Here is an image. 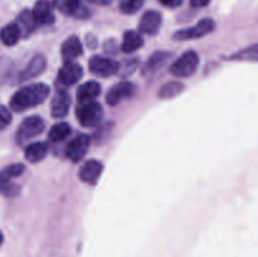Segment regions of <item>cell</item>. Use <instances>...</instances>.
I'll list each match as a JSON object with an SVG mask.
<instances>
[{"label": "cell", "instance_id": "1", "mask_svg": "<svg viewBox=\"0 0 258 257\" xmlns=\"http://www.w3.org/2000/svg\"><path fill=\"white\" fill-rule=\"evenodd\" d=\"M48 95H49L48 85L40 82L32 83V85H28L18 90L13 95L12 100H10V108L15 112H23L28 108H32L44 102Z\"/></svg>", "mask_w": 258, "mask_h": 257}, {"label": "cell", "instance_id": "2", "mask_svg": "<svg viewBox=\"0 0 258 257\" xmlns=\"http://www.w3.org/2000/svg\"><path fill=\"white\" fill-rule=\"evenodd\" d=\"M198 65L199 55L194 50H188L170 66V73L178 78L190 77L197 71Z\"/></svg>", "mask_w": 258, "mask_h": 257}, {"label": "cell", "instance_id": "3", "mask_svg": "<svg viewBox=\"0 0 258 257\" xmlns=\"http://www.w3.org/2000/svg\"><path fill=\"white\" fill-rule=\"evenodd\" d=\"M45 122L43 121L42 117L39 116H30L27 117L22 123H20L19 128L17 131V141L23 145V144L28 143L32 140L35 136L40 135L44 131Z\"/></svg>", "mask_w": 258, "mask_h": 257}, {"label": "cell", "instance_id": "4", "mask_svg": "<svg viewBox=\"0 0 258 257\" xmlns=\"http://www.w3.org/2000/svg\"><path fill=\"white\" fill-rule=\"evenodd\" d=\"M76 115H77L78 121L82 126H85V127H95L102 120L103 110L100 103L92 101V102L80 105V107H77Z\"/></svg>", "mask_w": 258, "mask_h": 257}, {"label": "cell", "instance_id": "5", "mask_svg": "<svg viewBox=\"0 0 258 257\" xmlns=\"http://www.w3.org/2000/svg\"><path fill=\"white\" fill-rule=\"evenodd\" d=\"M216 28V23L211 18H206L202 19L201 22L197 23L194 27L186 28V29L178 30L174 34V39L175 40H190V39H198V38L204 37V35L212 33Z\"/></svg>", "mask_w": 258, "mask_h": 257}, {"label": "cell", "instance_id": "6", "mask_svg": "<svg viewBox=\"0 0 258 257\" xmlns=\"http://www.w3.org/2000/svg\"><path fill=\"white\" fill-rule=\"evenodd\" d=\"M136 92V86L130 81H122L111 87L106 95V102L110 106H117L123 101L133 97Z\"/></svg>", "mask_w": 258, "mask_h": 257}, {"label": "cell", "instance_id": "7", "mask_svg": "<svg viewBox=\"0 0 258 257\" xmlns=\"http://www.w3.org/2000/svg\"><path fill=\"white\" fill-rule=\"evenodd\" d=\"M120 70V66L111 58L95 55L90 59V71L98 77H111L115 76Z\"/></svg>", "mask_w": 258, "mask_h": 257}, {"label": "cell", "instance_id": "8", "mask_svg": "<svg viewBox=\"0 0 258 257\" xmlns=\"http://www.w3.org/2000/svg\"><path fill=\"white\" fill-rule=\"evenodd\" d=\"M90 136L81 134V135H78L77 138H75L68 144L67 149H66V156L72 163H78V161H81L85 158L86 153H87L88 148H90Z\"/></svg>", "mask_w": 258, "mask_h": 257}, {"label": "cell", "instance_id": "9", "mask_svg": "<svg viewBox=\"0 0 258 257\" xmlns=\"http://www.w3.org/2000/svg\"><path fill=\"white\" fill-rule=\"evenodd\" d=\"M47 67V59L43 54H37L30 59V62L25 66L24 70L18 76V82H27V81L33 80L34 77L42 75Z\"/></svg>", "mask_w": 258, "mask_h": 257}, {"label": "cell", "instance_id": "10", "mask_svg": "<svg viewBox=\"0 0 258 257\" xmlns=\"http://www.w3.org/2000/svg\"><path fill=\"white\" fill-rule=\"evenodd\" d=\"M32 14L37 24L49 25L53 24L55 20L54 7L49 0H38L33 7Z\"/></svg>", "mask_w": 258, "mask_h": 257}, {"label": "cell", "instance_id": "11", "mask_svg": "<svg viewBox=\"0 0 258 257\" xmlns=\"http://www.w3.org/2000/svg\"><path fill=\"white\" fill-rule=\"evenodd\" d=\"M83 70L80 65L77 63H66L62 68H60L59 73H58V81L62 86L70 87V86L76 85L78 81L82 78Z\"/></svg>", "mask_w": 258, "mask_h": 257}, {"label": "cell", "instance_id": "12", "mask_svg": "<svg viewBox=\"0 0 258 257\" xmlns=\"http://www.w3.org/2000/svg\"><path fill=\"white\" fill-rule=\"evenodd\" d=\"M171 54L169 52H155L144 65L143 67V76L144 77H151V76L156 75L159 71L163 70L166 66V63L170 59Z\"/></svg>", "mask_w": 258, "mask_h": 257}, {"label": "cell", "instance_id": "13", "mask_svg": "<svg viewBox=\"0 0 258 257\" xmlns=\"http://www.w3.org/2000/svg\"><path fill=\"white\" fill-rule=\"evenodd\" d=\"M161 25V14L156 10H149L144 13L141 17L140 23H139V30L145 34H156L158 30L160 29Z\"/></svg>", "mask_w": 258, "mask_h": 257}, {"label": "cell", "instance_id": "14", "mask_svg": "<svg viewBox=\"0 0 258 257\" xmlns=\"http://www.w3.org/2000/svg\"><path fill=\"white\" fill-rule=\"evenodd\" d=\"M103 165L97 160H88L82 165L80 170V179L83 183L95 185L98 181V178L102 174Z\"/></svg>", "mask_w": 258, "mask_h": 257}, {"label": "cell", "instance_id": "15", "mask_svg": "<svg viewBox=\"0 0 258 257\" xmlns=\"http://www.w3.org/2000/svg\"><path fill=\"white\" fill-rule=\"evenodd\" d=\"M83 52L82 43H81L80 38L72 35V37L67 38V39L63 42L62 48H60V54H62L63 60L66 63L73 62L76 58L80 57Z\"/></svg>", "mask_w": 258, "mask_h": 257}, {"label": "cell", "instance_id": "16", "mask_svg": "<svg viewBox=\"0 0 258 257\" xmlns=\"http://www.w3.org/2000/svg\"><path fill=\"white\" fill-rule=\"evenodd\" d=\"M71 107V97L66 91L60 90L55 93L50 103V113L53 117L62 118L68 113Z\"/></svg>", "mask_w": 258, "mask_h": 257}, {"label": "cell", "instance_id": "17", "mask_svg": "<svg viewBox=\"0 0 258 257\" xmlns=\"http://www.w3.org/2000/svg\"><path fill=\"white\" fill-rule=\"evenodd\" d=\"M53 7L64 15H73L78 18L87 15V12L81 4V0H53Z\"/></svg>", "mask_w": 258, "mask_h": 257}, {"label": "cell", "instance_id": "18", "mask_svg": "<svg viewBox=\"0 0 258 257\" xmlns=\"http://www.w3.org/2000/svg\"><path fill=\"white\" fill-rule=\"evenodd\" d=\"M101 93V86L96 81H88L78 87L77 90V101L80 105L87 102H92L96 97Z\"/></svg>", "mask_w": 258, "mask_h": 257}, {"label": "cell", "instance_id": "19", "mask_svg": "<svg viewBox=\"0 0 258 257\" xmlns=\"http://www.w3.org/2000/svg\"><path fill=\"white\" fill-rule=\"evenodd\" d=\"M15 24L19 28L22 37H28V35L32 34L33 30H34L38 25L34 17H33L32 12L27 9L23 10V12L18 15Z\"/></svg>", "mask_w": 258, "mask_h": 257}, {"label": "cell", "instance_id": "20", "mask_svg": "<svg viewBox=\"0 0 258 257\" xmlns=\"http://www.w3.org/2000/svg\"><path fill=\"white\" fill-rule=\"evenodd\" d=\"M144 44L143 37L139 32L135 30H128L123 34L122 44H121V49L125 53H134L138 49H140Z\"/></svg>", "mask_w": 258, "mask_h": 257}, {"label": "cell", "instance_id": "21", "mask_svg": "<svg viewBox=\"0 0 258 257\" xmlns=\"http://www.w3.org/2000/svg\"><path fill=\"white\" fill-rule=\"evenodd\" d=\"M48 154V146L45 143H33L30 145L27 146L24 151L25 159H27L29 163L35 164L42 161L45 158V155Z\"/></svg>", "mask_w": 258, "mask_h": 257}, {"label": "cell", "instance_id": "22", "mask_svg": "<svg viewBox=\"0 0 258 257\" xmlns=\"http://www.w3.org/2000/svg\"><path fill=\"white\" fill-rule=\"evenodd\" d=\"M20 37H22V34H20L19 28L15 23H10L0 30V39L5 45H9V47L17 44Z\"/></svg>", "mask_w": 258, "mask_h": 257}, {"label": "cell", "instance_id": "23", "mask_svg": "<svg viewBox=\"0 0 258 257\" xmlns=\"http://www.w3.org/2000/svg\"><path fill=\"white\" fill-rule=\"evenodd\" d=\"M228 59L241 60V62H258V43L234 53Z\"/></svg>", "mask_w": 258, "mask_h": 257}, {"label": "cell", "instance_id": "24", "mask_svg": "<svg viewBox=\"0 0 258 257\" xmlns=\"http://www.w3.org/2000/svg\"><path fill=\"white\" fill-rule=\"evenodd\" d=\"M25 170V166L23 164H12V165L7 166L0 171V188L5 184L10 183V179L20 176Z\"/></svg>", "mask_w": 258, "mask_h": 257}, {"label": "cell", "instance_id": "25", "mask_svg": "<svg viewBox=\"0 0 258 257\" xmlns=\"http://www.w3.org/2000/svg\"><path fill=\"white\" fill-rule=\"evenodd\" d=\"M183 91H184L183 83L173 81V82H168L165 83V85L161 86L158 96L161 98V100H168V98L175 97V96H178L179 93H181Z\"/></svg>", "mask_w": 258, "mask_h": 257}, {"label": "cell", "instance_id": "26", "mask_svg": "<svg viewBox=\"0 0 258 257\" xmlns=\"http://www.w3.org/2000/svg\"><path fill=\"white\" fill-rule=\"evenodd\" d=\"M71 134V126L67 122H58L52 126L49 130L48 138L52 143H59L63 141Z\"/></svg>", "mask_w": 258, "mask_h": 257}, {"label": "cell", "instance_id": "27", "mask_svg": "<svg viewBox=\"0 0 258 257\" xmlns=\"http://www.w3.org/2000/svg\"><path fill=\"white\" fill-rule=\"evenodd\" d=\"M143 5L144 0H120V10L123 14H135Z\"/></svg>", "mask_w": 258, "mask_h": 257}, {"label": "cell", "instance_id": "28", "mask_svg": "<svg viewBox=\"0 0 258 257\" xmlns=\"http://www.w3.org/2000/svg\"><path fill=\"white\" fill-rule=\"evenodd\" d=\"M10 122H12V112L9 108L0 105V131L4 130Z\"/></svg>", "mask_w": 258, "mask_h": 257}, {"label": "cell", "instance_id": "29", "mask_svg": "<svg viewBox=\"0 0 258 257\" xmlns=\"http://www.w3.org/2000/svg\"><path fill=\"white\" fill-rule=\"evenodd\" d=\"M164 7H170V8H175L178 5L181 4V0H159Z\"/></svg>", "mask_w": 258, "mask_h": 257}, {"label": "cell", "instance_id": "30", "mask_svg": "<svg viewBox=\"0 0 258 257\" xmlns=\"http://www.w3.org/2000/svg\"><path fill=\"white\" fill-rule=\"evenodd\" d=\"M209 2H211V0H190V4L193 5L194 8H202L208 5Z\"/></svg>", "mask_w": 258, "mask_h": 257}, {"label": "cell", "instance_id": "31", "mask_svg": "<svg viewBox=\"0 0 258 257\" xmlns=\"http://www.w3.org/2000/svg\"><path fill=\"white\" fill-rule=\"evenodd\" d=\"M90 2L96 3V4H110L112 0H90Z\"/></svg>", "mask_w": 258, "mask_h": 257}, {"label": "cell", "instance_id": "32", "mask_svg": "<svg viewBox=\"0 0 258 257\" xmlns=\"http://www.w3.org/2000/svg\"><path fill=\"white\" fill-rule=\"evenodd\" d=\"M3 241H4V237H3V233H2V232H0V246H2V244H3Z\"/></svg>", "mask_w": 258, "mask_h": 257}, {"label": "cell", "instance_id": "33", "mask_svg": "<svg viewBox=\"0 0 258 257\" xmlns=\"http://www.w3.org/2000/svg\"><path fill=\"white\" fill-rule=\"evenodd\" d=\"M0 78H2V77H0Z\"/></svg>", "mask_w": 258, "mask_h": 257}]
</instances>
